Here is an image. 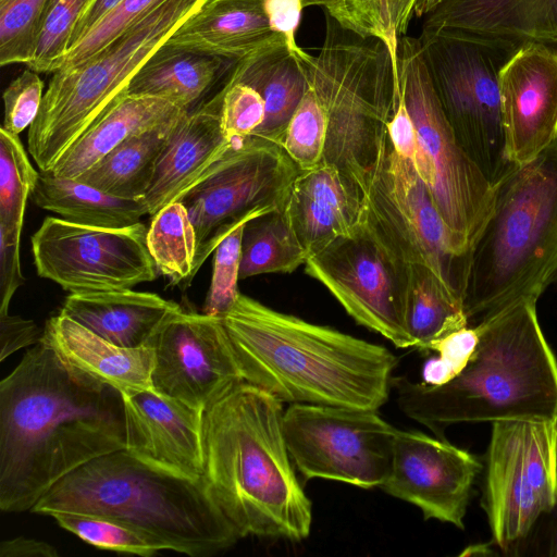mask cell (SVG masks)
<instances>
[{"label":"cell","mask_w":557,"mask_h":557,"mask_svg":"<svg viewBox=\"0 0 557 557\" xmlns=\"http://www.w3.org/2000/svg\"><path fill=\"white\" fill-rule=\"evenodd\" d=\"M122 393L40 339L0 383V508L32 510L65 475L125 448Z\"/></svg>","instance_id":"obj_1"},{"label":"cell","mask_w":557,"mask_h":557,"mask_svg":"<svg viewBox=\"0 0 557 557\" xmlns=\"http://www.w3.org/2000/svg\"><path fill=\"white\" fill-rule=\"evenodd\" d=\"M245 382L281 403L379 410L396 356L386 347L239 294L222 317Z\"/></svg>","instance_id":"obj_2"},{"label":"cell","mask_w":557,"mask_h":557,"mask_svg":"<svg viewBox=\"0 0 557 557\" xmlns=\"http://www.w3.org/2000/svg\"><path fill=\"white\" fill-rule=\"evenodd\" d=\"M283 403L248 382L203 411V474L240 537L307 539L312 505L289 456Z\"/></svg>","instance_id":"obj_3"},{"label":"cell","mask_w":557,"mask_h":557,"mask_svg":"<svg viewBox=\"0 0 557 557\" xmlns=\"http://www.w3.org/2000/svg\"><path fill=\"white\" fill-rule=\"evenodd\" d=\"M522 299L476 327L480 337L466 367L443 385L392 380L401 411L444 438L460 422L557 417V359L536 313Z\"/></svg>","instance_id":"obj_4"},{"label":"cell","mask_w":557,"mask_h":557,"mask_svg":"<svg viewBox=\"0 0 557 557\" xmlns=\"http://www.w3.org/2000/svg\"><path fill=\"white\" fill-rule=\"evenodd\" d=\"M67 511L125 522L191 557H210L240 535L213 499L203 478H193L119 449L78 467L30 510Z\"/></svg>","instance_id":"obj_5"},{"label":"cell","mask_w":557,"mask_h":557,"mask_svg":"<svg viewBox=\"0 0 557 557\" xmlns=\"http://www.w3.org/2000/svg\"><path fill=\"white\" fill-rule=\"evenodd\" d=\"M557 281V140L494 185L491 212L471 248L463 310L470 326Z\"/></svg>","instance_id":"obj_6"},{"label":"cell","mask_w":557,"mask_h":557,"mask_svg":"<svg viewBox=\"0 0 557 557\" xmlns=\"http://www.w3.org/2000/svg\"><path fill=\"white\" fill-rule=\"evenodd\" d=\"M318 55L297 54L327 119L323 161L336 165L364 193L388 140L387 124L400 91L387 45L343 27L325 13Z\"/></svg>","instance_id":"obj_7"},{"label":"cell","mask_w":557,"mask_h":557,"mask_svg":"<svg viewBox=\"0 0 557 557\" xmlns=\"http://www.w3.org/2000/svg\"><path fill=\"white\" fill-rule=\"evenodd\" d=\"M206 1L168 0L88 60L52 73L27 136L39 171H50L125 96L147 59Z\"/></svg>","instance_id":"obj_8"},{"label":"cell","mask_w":557,"mask_h":557,"mask_svg":"<svg viewBox=\"0 0 557 557\" xmlns=\"http://www.w3.org/2000/svg\"><path fill=\"white\" fill-rule=\"evenodd\" d=\"M443 111L466 153L494 186L516 165L507 156L499 72L520 48L455 34L419 36Z\"/></svg>","instance_id":"obj_9"},{"label":"cell","mask_w":557,"mask_h":557,"mask_svg":"<svg viewBox=\"0 0 557 557\" xmlns=\"http://www.w3.org/2000/svg\"><path fill=\"white\" fill-rule=\"evenodd\" d=\"M397 72L416 128L413 165L445 223L471 250L491 212L494 186L456 138L426 70L419 37H399Z\"/></svg>","instance_id":"obj_10"},{"label":"cell","mask_w":557,"mask_h":557,"mask_svg":"<svg viewBox=\"0 0 557 557\" xmlns=\"http://www.w3.org/2000/svg\"><path fill=\"white\" fill-rule=\"evenodd\" d=\"M362 220L408 264L431 269L462 302L470 253L445 223L413 163L388 138L364 189Z\"/></svg>","instance_id":"obj_11"},{"label":"cell","mask_w":557,"mask_h":557,"mask_svg":"<svg viewBox=\"0 0 557 557\" xmlns=\"http://www.w3.org/2000/svg\"><path fill=\"white\" fill-rule=\"evenodd\" d=\"M299 172L280 145L249 137L231 148L180 200L197 236L191 280L219 243L244 222L284 210Z\"/></svg>","instance_id":"obj_12"},{"label":"cell","mask_w":557,"mask_h":557,"mask_svg":"<svg viewBox=\"0 0 557 557\" xmlns=\"http://www.w3.org/2000/svg\"><path fill=\"white\" fill-rule=\"evenodd\" d=\"M396 432L377 410L292 404L283 414L289 456L305 479L362 488L384 484Z\"/></svg>","instance_id":"obj_13"},{"label":"cell","mask_w":557,"mask_h":557,"mask_svg":"<svg viewBox=\"0 0 557 557\" xmlns=\"http://www.w3.org/2000/svg\"><path fill=\"white\" fill-rule=\"evenodd\" d=\"M408 263L362 220L308 257L306 273L319 281L358 323L397 348L412 347L406 326Z\"/></svg>","instance_id":"obj_14"},{"label":"cell","mask_w":557,"mask_h":557,"mask_svg":"<svg viewBox=\"0 0 557 557\" xmlns=\"http://www.w3.org/2000/svg\"><path fill=\"white\" fill-rule=\"evenodd\" d=\"M482 507L494 543L508 550L557 505L553 471V422H492Z\"/></svg>","instance_id":"obj_15"},{"label":"cell","mask_w":557,"mask_h":557,"mask_svg":"<svg viewBox=\"0 0 557 557\" xmlns=\"http://www.w3.org/2000/svg\"><path fill=\"white\" fill-rule=\"evenodd\" d=\"M147 232L141 222L110 228L47 216L30 239L34 264L72 294L132 288L158 276Z\"/></svg>","instance_id":"obj_16"},{"label":"cell","mask_w":557,"mask_h":557,"mask_svg":"<svg viewBox=\"0 0 557 557\" xmlns=\"http://www.w3.org/2000/svg\"><path fill=\"white\" fill-rule=\"evenodd\" d=\"M152 388L205 411L244 382L222 318L183 309L150 337Z\"/></svg>","instance_id":"obj_17"},{"label":"cell","mask_w":557,"mask_h":557,"mask_svg":"<svg viewBox=\"0 0 557 557\" xmlns=\"http://www.w3.org/2000/svg\"><path fill=\"white\" fill-rule=\"evenodd\" d=\"M482 463L444 438L397 430L389 473L381 486L418 507L425 520L463 529L471 490Z\"/></svg>","instance_id":"obj_18"},{"label":"cell","mask_w":557,"mask_h":557,"mask_svg":"<svg viewBox=\"0 0 557 557\" xmlns=\"http://www.w3.org/2000/svg\"><path fill=\"white\" fill-rule=\"evenodd\" d=\"M498 82L507 156L524 164L557 140V47L523 45Z\"/></svg>","instance_id":"obj_19"},{"label":"cell","mask_w":557,"mask_h":557,"mask_svg":"<svg viewBox=\"0 0 557 557\" xmlns=\"http://www.w3.org/2000/svg\"><path fill=\"white\" fill-rule=\"evenodd\" d=\"M125 449L193 478L203 474V411L153 388L122 394Z\"/></svg>","instance_id":"obj_20"},{"label":"cell","mask_w":557,"mask_h":557,"mask_svg":"<svg viewBox=\"0 0 557 557\" xmlns=\"http://www.w3.org/2000/svg\"><path fill=\"white\" fill-rule=\"evenodd\" d=\"M222 96L218 91L174 124L157 158L143 197L149 215L180 200L205 178L210 169L233 148L221 126Z\"/></svg>","instance_id":"obj_21"},{"label":"cell","mask_w":557,"mask_h":557,"mask_svg":"<svg viewBox=\"0 0 557 557\" xmlns=\"http://www.w3.org/2000/svg\"><path fill=\"white\" fill-rule=\"evenodd\" d=\"M423 17L424 34L557 47V0H442Z\"/></svg>","instance_id":"obj_22"},{"label":"cell","mask_w":557,"mask_h":557,"mask_svg":"<svg viewBox=\"0 0 557 557\" xmlns=\"http://www.w3.org/2000/svg\"><path fill=\"white\" fill-rule=\"evenodd\" d=\"M362 189L336 165L321 161L299 170L284 213L301 246L311 256L349 233L361 220Z\"/></svg>","instance_id":"obj_23"},{"label":"cell","mask_w":557,"mask_h":557,"mask_svg":"<svg viewBox=\"0 0 557 557\" xmlns=\"http://www.w3.org/2000/svg\"><path fill=\"white\" fill-rule=\"evenodd\" d=\"M282 42L270 27L263 0H207L164 45L237 62Z\"/></svg>","instance_id":"obj_24"},{"label":"cell","mask_w":557,"mask_h":557,"mask_svg":"<svg viewBox=\"0 0 557 557\" xmlns=\"http://www.w3.org/2000/svg\"><path fill=\"white\" fill-rule=\"evenodd\" d=\"M40 339L67 366L122 394L152 388L150 347L115 345L62 313L48 319Z\"/></svg>","instance_id":"obj_25"},{"label":"cell","mask_w":557,"mask_h":557,"mask_svg":"<svg viewBox=\"0 0 557 557\" xmlns=\"http://www.w3.org/2000/svg\"><path fill=\"white\" fill-rule=\"evenodd\" d=\"M182 309L158 294L127 288L71 293L60 313L115 345L137 348L146 346L159 327Z\"/></svg>","instance_id":"obj_26"},{"label":"cell","mask_w":557,"mask_h":557,"mask_svg":"<svg viewBox=\"0 0 557 557\" xmlns=\"http://www.w3.org/2000/svg\"><path fill=\"white\" fill-rule=\"evenodd\" d=\"M186 112L162 98L125 94L47 172L58 177L76 180L127 139L174 122Z\"/></svg>","instance_id":"obj_27"},{"label":"cell","mask_w":557,"mask_h":557,"mask_svg":"<svg viewBox=\"0 0 557 557\" xmlns=\"http://www.w3.org/2000/svg\"><path fill=\"white\" fill-rule=\"evenodd\" d=\"M227 77L252 87L264 101V121L251 138L281 145L308 85L298 55L285 42L273 45L237 61Z\"/></svg>","instance_id":"obj_28"},{"label":"cell","mask_w":557,"mask_h":557,"mask_svg":"<svg viewBox=\"0 0 557 557\" xmlns=\"http://www.w3.org/2000/svg\"><path fill=\"white\" fill-rule=\"evenodd\" d=\"M235 63L163 44L136 72L125 94L162 98L190 111Z\"/></svg>","instance_id":"obj_29"},{"label":"cell","mask_w":557,"mask_h":557,"mask_svg":"<svg viewBox=\"0 0 557 557\" xmlns=\"http://www.w3.org/2000/svg\"><path fill=\"white\" fill-rule=\"evenodd\" d=\"M30 200L63 220L97 227H126L149 214L143 198H120L78 180L45 171H39Z\"/></svg>","instance_id":"obj_30"},{"label":"cell","mask_w":557,"mask_h":557,"mask_svg":"<svg viewBox=\"0 0 557 557\" xmlns=\"http://www.w3.org/2000/svg\"><path fill=\"white\" fill-rule=\"evenodd\" d=\"M176 122L127 139L76 180L120 198H143L157 158Z\"/></svg>","instance_id":"obj_31"},{"label":"cell","mask_w":557,"mask_h":557,"mask_svg":"<svg viewBox=\"0 0 557 557\" xmlns=\"http://www.w3.org/2000/svg\"><path fill=\"white\" fill-rule=\"evenodd\" d=\"M406 326L412 347L428 350L444 336L469 325L462 302L423 264H408Z\"/></svg>","instance_id":"obj_32"},{"label":"cell","mask_w":557,"mask_h":557,"mask_svg":"<svg viewBox=\"0 0 557 557\" xmlns=\"http://www.w3.org/2000/svg\"><path fill=\"white\" fill-rule=\"evenodd\" d=\"M308 257L284 210L268 212L249 220L244 226L239 278L292 273L305 264Z\"/></svg>","instance_id":"obj_33"},{"label":"cell","mask_w":557,"mask_h":557,"mask_svg":"<svg viewBox=\"0 0 557 557\" xmlns=\"http://www.w3.org/2000/svg\"><path fill=\"white\" fill-rule=\"evenodd\" d=\"M302 4L321 7L343 27L384 41L397 69L398 39L414 16L411 0H302Z\"/></svg>","instance_id":"obj_34"},{"label":"cell","mask_w":557,"mask_h":557,"mask_svg":"<svg viewBox=\"0 0 557 557\" xmlns=\"http://www.w3.org/2000/svg\"><path fill=\"white\" fill-rule=\"evenodd\" d=\"M147 246L159 272L172 285L190 284L197 236L187 209L181 201L164 206L152 216Z\"/></svg>","instance_id":"obj_35"},{"label":"cell","mask_w":557,"mask_h":557,"mask_svg":"<svg viewBox=\"0 0 557 557\" xmlns=\"http://www.w3.org/2000/svg\"><path fill=\"white\" fill-rule=\"evenodd\" d=\"M51 517L61 528L100 549L145 557L168 549L156 537L113 518L67 511L53 512Z\"/></svg>","instance_id":"obj_36"},{"label":"cell","mask_w":557,"mask_h":557,"mask_svg":"<svg viewBox=\"0 0 557 557\" xmlns=\"http://www.w3.org/2000/svg\"><path fill=\"white\" fill-rule=\"evenodd\" d=\"M35 170L18 136L0 129V223L23 228L26 202L37 183Z\"/></svg>","instance_id":"obj_37"},{"label":"cell","mask_w":557,"mask_h":557,"mask_svg":"<svg viewBox=\"0 0 557 557\" xmlns=\"http://www.w3.org/2000/svg\"><path fill=\"white\" fill-rule=\"evenodd\" d=\"M90 1L48 0L40 20L35 52L27 67L37 73H54L60 69L75 25Z\"/></svg>","instance_id":"obj_38"},{"label":"cell","mask_w":557,"mask_h":557,"mask_svg":"<svg viewBox=\"0 0 557 557\" xmlns=\"http://www.w3.org/2000/svg\"><path fill=\"white\" fill-rule=\"evenodd\" d=\"M326 138L327 119L324 108L314 89L308 84L280 146L299 170H302L323 160Z\"/></svg>","instance_id":"obj_39"},{"label":"cell","mask_w":557,"mask_h":557,"mask_svg":"<svg viewBox=\"0 0 557 557\" xmlns=\"http://www.w3.org/2000/svg\"><path fill=\"white\" fill-rule=\"evenodd\" d=\"M48 0H0V64L30 62Z\"/></svg>","instance_id":"obj_40"},{"label":"cell","mask_w":557,"mask_h":557,"mask_svg":"<svg viewBox=\"0 0 557 557\" xmlns=\"http://www.w3.org/2000/svg\"><path fill=\"white\" fill-rule=\"evenodd\" d=\"M165 1L168 0H123L67 51L58 71L88 60Z\"/></svg>","instance_id":"obj_41"},{"label":"cell","mask_w":557,"mask_h":557,"mask_svg":"<svg viewBox=\"0 0 557 557\" xmlns=\"http://www.w3.org/2000/svg\"><path fill=\"white\" fill-rule=\"evenodd\" d=\"M244 222L232 230L216 246L211 284L203 313L222 318L239 296L238 281L242 261Z\"/></svg>","instance_id":"obj_42"},{"label":"cell","mask_w":557,"mask_h":557,"mask_svg":"<svg viewBox=\"0 0 557 557\" xmlns=\"http://www.w3.org/2000/svg\"><path fill=\"white\" fill-rule=\"evenodd\" d=\"M222 96L221 126L225 138L239 145L260 127L265 116V106L252 87L227 77L219 90Z\"/></svg>","instance_id":"obj_43"},{"label":"cell","mask_w":557,"mask_h":557,"mask_svg":"<svg viewBox=\"0 0 557 557\" xmlns=\"http://www.w3.org/2000/svg\"><path fill=\"white\" fill-rule=\"evenodd\" d=\"M480 337L476 326H466L432 343L428 350L438 354L424 363L423 383L443 385L453 380L468 363Z\"/></svg>","instance_id":"obj_44"},{"label":"cell","mask_w":557,"mask_h":557,"mask_svg":"<svg viewBox=\"0 0 557 557\" xmlns=\"http://www.w3.org/2000/svg\"><path fill=\"white\" fill-rule=\"evenodd\" d=\"M7 132L18 136L37 117L42 98L44 83L38 73L27 67L14 78L3 91Z\"/></svg>","instance_id":"obj_45"},{"label":"cell","mask_w":557,"mask_h":557,"mask_svg":"<svg viewBox=\"0 0 557 557\" xmlns=\"http://www.w3.org/2000/svg\"><path fill=\"white\" fill-rule=\"evenodd\" d=\"M22 228L0 223V314L9 313L11 299L25 283L20 260Z\"/></svg>","instance_id":"obj_46"},{"label":"cell","mask_w":557,"mask_h":557,"mask_svg":"<svg viewBox=\"0 0 557 557\" xmlns=\"http://www.w3.org/2000/svg\"><path fill=\"white\" fill-rule=\"evenodd\" d=\"M263 9L271 29L285 40L287 48L299 54L302 51L296 41L301 12L302 0H263Z\"/></svg>","instance_id":"obj_47"},{"label":"cell","mask_w":557,"mask_h":557,"mask_svg":"<svg viewBox=\"0 0 557 557\" xmlns=\"http://www.w3.org/2000/svg\"><path fill=\"white\" fill-rule=\"evenodd\" d=\"M33 320L9 313L0 314V361L16 350L37 344L41 335Z\"/></svg>","instance_id":"obj_48"},{"label":"cell","mask_w":557,"mask_h":557,"mask_svg":"<svg viewBox=\"0 0 557 557\" xmlns=\"http://www.w3.org/2000/svg\"><path fill=\"white\" fill-rule=\"evenodd\" d=\"M387 134L396 152L413 163L417 154L416 128L400 91L387 124Z\"/></svg>","instance_id":"obj_49"},{"label":"cell","mask_w":557,"mask_h":557,"mask_svg":"<svg viewBox=\"0 0 557 557\" xmlns=\"http://www.w3.org/2000/svg\"><path fill=\"white\" fill-rule=\"evenodd\" d=\"M122 1L123 0H91L81 15L77 24L75 25L69 50L76 46L106 15L114 10Z\"/></svg>","instance_id":"obj_50"},{"label":"cell","mask_w":557,"mask_h":557,"mask_svg":"<svg viewBox=\"0 0 557 557\" xmlns=\"http://www.w3.org/2000/svg\"><path fill=\"white\" fill-rule=\"evenodd\" d=\"M59 553L49 543L18 536L2 541L0 557H58Z\"/></svg>","instance_id":"obj_51"},{"label":"cell","mask_w":557,"mask_h":557,"mask_svg":"<svg viewBox=\"0 0 557 557\" xmlns=\"http://www.w3.org/2000/svg\"><path fill=\"white\" fill-rule=\"evenodd\" d=\"M552 455H553V471L555 480V490L557 497V417L553 422V443H552Z\"/></svg>","instance_id":"obj_52"},{"label":"cell","mask_w":557,"mask_h":557,"mask_svg":"<svg viewBox=\"0 0 557 557\" xmlns=\"http://www.w3.org/2000/svg\"><path fill=\"white\" fill-rule=\"evenodd\" d=\"M554 556H557V536H556V542H555V546H554V553H553Z\"/></svg>","instance_id":"obj_53"},{"label":"cell","mask_w":557,"mask_h":557,"mask_svg":"<svg viewBox=\"0 0 557 557\" xmlns=\"http://www.w3.org/2000/svg\"><path fill=\"white\" fill-rule=\"evenodd\" d=\"M411 1H412L413 12H414V5H416L417 0H411Z\"/></svg>","instance_id":"obj_54"},{"label":"cell","mask_w":557,"mask_h":557,"mask_svg":"<svg viewBox=\"0 0 557 557\" xmlns=\"http://www.w3.org/2000/svg\"><path fill=\"white\" fill-rule=\"evenodd\" d=\"M441 1H442V0H435V5H436L437 3H440ZM435 5H434V7H435Z\"/></svg>","instance_id":"obj_55"}]
</instances>
